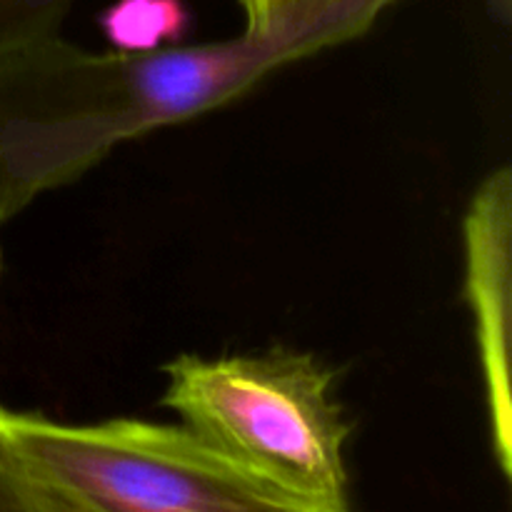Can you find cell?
Masks as SVG:
<instances>
[{
  "instance_id": "obj_1",
  "label": "cell",
  "mask_w": 512,
  "mask_h": 512,
  "mask_svg": "<svg viewBox=\"0 0 512 512\" xmlns=\"http://www.w3.org/2000/svg\"><path fill=\"white\" fill-rule=\"evenodd\" d=\"M375 20L335 13L153 53H93L63 35L0 58V225L78 180L115 145L195 118Z\"/></svg>"
},
{
  "instance_id": "obj_2",
  "label": "cell",
  "mask_w": 512,
  "mask_h": 512,
  "mask_svg": "<svg viewBox=\"0 0 512 512\" xmlns=\"http://www.w3.org/2000/svg\"><path fill=\"white\" fill-rule=\"evenodd\" d=\"M0 418L48 512H350L260 478L185 425Z\"/></svg>"
},
{
  "instance_id": "obj_3",
  "label": "cell",
  "mask_w": 512,
  "mask_h": 512,
  "mask_svg": "<svg viewBox=\"0 0 512 512\" xmlns=\"http://www.w3.org/2000/svg\"><path fill=\"white\" fill-rule=\"evenodd\" d=\"M163 405L230 460L285 490L348 505L350 420L333 395V370L295 350L163 365Z\"/></svg>"
},
{
  "instance_id": "obj_4",
  "label": "cell",
  "mask_w": 512,
  "mask_h": 512,
  "mask_svg": "<svg viewBox=\"0 0 512 512\" xmlns=\"http://www.w3.org/2000/svg\"><path fill=\"white\" fill-rule=\"evenodd\" d=\"M465 300L470 305L483 368L493 450L500 468L512 465V175L490 173L475 190L463 223Z\"/></svg>"
},
{
  "instance_id": "obj_5",
  "label": "cell",
  "mask_w": 512,
  "mask_h": 512,
  "mask_svg": "<svg viewBox=\"0 0 512 512\" xmlns=\"http://www.w3.org/2000/svg\"><path fill=\"white\" fill-rule=\"evenodd\" d=\"M193 15L183 0H113L98 25L118 53L173 48L188 35Z\"/></svg>"
},
{
  "instance_id": "obj_6",
  "label": "cell",
  "mask_w": 512,
  "mask_h": 512,
  "mask_svg": "<svg viewBox=\"0 0 512 512\" xmlns=\"http://www.w3.org/2000/svg\"><path fill=\"white\" fill-rule=\"evenodd\" d=\"M395 0H238L245 28L250 33H268L283 25L323 18L335 13H360L378 20Z\"/></svg>"
},
{
  "instance_id": "obj_7",
  "label": "cell",
  "mask_w": 512,
  "mask_h": 512,
  "mask_svg": "<svg viewBox=\"0 0 512 512\" xmlns=\"http://www.w3.org/2000/svg\"><path fill=\"white\" fill-rule=\"evenodd\" d=\"M73 0H0V58L58 38Z\"/></svg>"
},
{
  "instance_id": "obj_8",
  "label": "cell",
  "mask_w": 512,
  "mask_h": 512,
  "mask_svg": "<svg viewBox=\"0 0 512 512\" xmlns=\"http://www.w3.org/2000/svg\"><path fill=\"white\" fill-rule=\"evenodd\" d=\"M0 512H48L25 475L23 463L3 428V418H0Z\"/></svg>"
}]
</instances>
